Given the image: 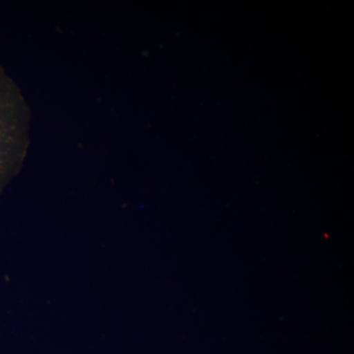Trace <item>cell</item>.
<instances>
[{
	"label": "cell",
	"mask_w": 354,
	"mask_h": 354,
	"mask_svg": "<svg viewBox=\"0 0 354 354\" xmlns=\"http://www.w3.org/2000/svg\"><path fill=\"white\" fill-rule=\"evenodd\" d=\"M32 111L20 86L0 64V194L20 171L31 144Z\"/></svg>",
	"instance_id": "cell-1"
}]
</instances>
